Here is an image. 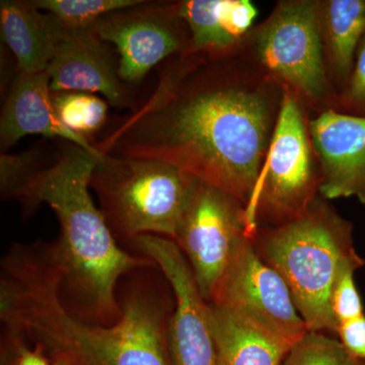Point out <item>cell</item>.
Returning a JSON list of instances; mask_svg holds the SVG:
<instances>
[{
    "mask_svg": "<svg viewBox=\"0 0 365 365\" xmlns=\"http://www.w3.org/2000/svg\"><path fill=\"white\" fill-rule=\"evenodd\" d=\"M283 365H365L335 336L309 332L292 348Z\"/></svg>",
    "mask_w": 365,
    "mask_h": 365,
    "instance_id": "obj_21",
    "label": "cell"
},
{
    "mask_svg": "<svg viewBox=\"0 0 365 365\" xmlns=\"http://www.w3.org/2000/svg\"><path fill=\"white\" fill-rule=\"evenodd\" d=\"M352 232V223L319 196L302 217L259 227L255 235V248L287 282L309 332L337 335L331 306L334 287L343 273L365 264Z\"/></svg>",
    "mask_w": 365,
    "mask_h": 365,
    "instance_id": "obj_4",
    "label": "cell"
},
{
    "mask_svg": "<svg viewBox=\"0 0 365 365\" xmlns=\"http://www.w3.org/2000/svg\"><path fill=\"white\" fill-rule=\"evenodd\" d=\"M176 6L188 26L187 53L210 57L239 51L258 14L249 0H184L176 1Z\"/></svg>",
    "mask_w": 365,
    "mask_h": 365,
    "instance_id": "obj_15",
    "label": "cell"
},
{
    "mask_svg": "<svg viewBox=\"0 0 365 365\" xmlns=\"http://www.w3.org/2000/svg\"><path fill=\"white\" fill-rule=\"evenodd\" d=\"M304 106L284 91L270 146L246 206L247 232L279 227L306 215L319 193L321 170Z\"/></svg>",
    "mask_w": 365,
    "mask_h": 365,
    "instance_id": "obj_7",
    "label": "cell"
},
{
    "mask_svg": "<svg viewBox=\"0 0 365 365\" xmlns=\"http://www.w3.org/2000/svg\"><path fill=\"white\" fill-rule=\"evenodd\" d=\"M210 304L242 314L294 346L309 333L287 282L261 258L251 237L237 249Z\"/></svg>",
    "mask_w": 365,
    "mask_h": 365,
    "instance_id": "obj_9",
    "label": "cell"
},
{
    "mask_svg": "<svg viewBox=\"0 0 365 365\" xmlns=\"http://www.w3.org/2000/svg\"><path fill=\"white\" fill-rule=\"evenodd\" d=\"M60 281L50 242L14 245L1 262L2 328L62 365H174L168 335L175 297L158 266L121 280V316L112 325L72 316L60 297Z\"/></svg>",
    "mask_w": 365,
    "mask_h": 365,
    "instance_id": "obj_2",
    "label": "cell"
},
{
    "mask_svg": "<svg viewBox=\"0 0 365 365\" xmlns=\"http://www.w3.org/2000/svg\"><path fill=\"white\" fill-rule=\"evenodd\" d=\"M52 93L85 91L102 93L115 107H130L108 43L95 28L69 31L47 69Z\"/></svg>",
    "mask_w": 365,
    "mask_h": 365,
    "instance_id": "obj_13",
    "label": "cell"
},
{
    "mask_svg": "<svg viewBox=\"0 0 365 365\" xmlns=\"http://www.w3.org/2000/svg\"><path fill=\"white\" fill-rule=\"evenodd\" d=\"M283 93L239 52L185 53L165 66L151 97L95 145L102 155L170 163L246 207Z\"/></svg>",
    "mask_w": 365,
    "mask_h": 365,
    "instance_id": "obj_1",
    "label": "cell"
},
{
    "mask_svg": "<svg viewBox=\"0 0 365 365\" xmlns=\"http://www.w3.org/2000/svg\"><path fill=\"white\" fill-rule=\"evenodd\" d=\"M52 362H53V365H62V364H58V362L54 361V360H52Z\"/></svg>",
    "mask_w": 365,
    "mask_h": 365,
    "instance_id": "obj_26",
    "label": "cell"
},
{
    "mask_svg": "<svg viewBox=\"0 0 365 365\" xmlns=\"http://www.w3.org/2000/svg\"><path fill=\"white\" fill-rule=\"evenodd\" d=\"M53 105L62 123L86 139L104 126L108 103L96 93L85 91L52 93Z\"/></svg>",
    "mask_w": 365,
    "mask_h": 365,
    "instance_id": "obj_19",
    "label": "cell"
},
{
    "mask_svg": "<svg viewBox=\"0 0 365 365\" xmlns=\"http://www.w3.org/2000/svg\"><path fill=\"white\" fill-rule=\"evenodd\" d=\"M210 304L217 365H283L294 345L232 309Z\"/></svg>",
    "mask_w": 365,
    "mask_h": 365,
    "instance_id": "obj_17",
    "label": "cell"
},
{
    "mask_svg": "<svg viewBox=\"0 0 365 365\" xmlns=\"http://www.w3.org/2000/svg\"><path fill=\"white\" fill-rule=\"evenodd\" d=\"M309 133L321 170L319 195L365 204V117L326 110L309 116Z\"/></svg>",
    "mask_w": 365,
    "mask_h": 365,
    "instance_id": "obj_12",
    "label": "cell"
},
{
    "mask_svg": "<svg viewBox=\"0 0 365 365\" xmlns=\"http://www.w3.org/2000/svg\"><path fill=\"white\" fill-rule=\"evenodd\" d=\"M247 237L244 204L232 194L197 180L174 242L209 304Z\"/></svg>",
    "mask_w": 365,
    "mask_h": 365,
    "instance_id": "obj_8",
    "label": "cell"
},
{
    "mask_svg": "<svg viewBox=\"0 0 365 365\" xmlns=\"http://www.w3.org/2000/svg\"><path fill=\"white\" fill-rule=\"evenodd\" d=\"M336 337L357 359L365 361V314L340 324Z\"/></svg>",
    "mask_w": 365,
    "mask_h": 365,
    "instance_id": "obj_25",
    "label": "cell"
},
{
    "mask_svg": "<svg viewBox=\"0 0 365 365\" xmlns=\"http://www.w3.org/2000/svg\"><path fill=\"white\" fill-rule=\"evenodd\" d=\"M34 4L53 14L68 31L95 28L98 21L143 0H34Z\"/></svg>",
    "mask_w": 365,
    "mask_h": 365,
    "instance_id": "obj_20",
    "label": "cell"
},
{
    "mask_svg": "<svg viewBox=\"0 0 365 365\" xmlns=\"http://www.w3.org/2000/svg\"><path fill=\"white\" fill-rule=\"evenodd\" d=\"M128 246L155 262L172 287L175 307L168 336L173 364L217 365L210 304L176 242L160 235H143Z\"/></svg>",
    "mask_w": 365,
    "mask_h": 365,
    "instance_id": "obj_11",
    "label": "cell"
},
{
    "mask_svg": "<svg viewBox=\"0 0 365 365\" xmlns=\"http://www.w3.org/2000/svg\"><path fill=\"white\" fill-rule=\"evenodd\" d=\"M319 29L329 78L338 96L349 81L365 35V0H319Z\"/></svg>",
    "mask_w": 365,
    "mask_h": 365,
    "instance_id": "obj_18",
    "label": "cell"
},
{
    "mask_svg": "<svg viewBox=\"0 0 365 365\" xmlns=\"http://www.w3.org/2000/svg\"><path fill=\"white\" fill-rule=\"evenodd\" d=\"M333 110L365 117V35L357 50L351 76L344 91L336 97Z\"/></svg>",
    "mask_w": 365,
    "mask_h": 365,
    "instance_id": "obj_23",
    "label": "cell"
},
{
    "mask_svg": "<svg viewBox=\"0 0 365 365\" xmlns=\"http://www.w3.org/2000/svg\"><path fill=\"white\" fill-rule=\"evenodd\" d=\"M2 40L14 55L19 71H46L69 31L53 14L33 1L1 0Z\"/></svg>",
    "mask_w": 365,
    "mask_h": 365,
    "instance_id": "obj_16",
    "label": "cell"
},
{
    "mask_svg": "<svg viewBox=\"0 0 365 365\" xmlns=\"http://www.w3.org/2000/svg\"><path fill=\"white\" fill-rule=\"evenodd\" d=\"M240 54L304 106L333 109L336 93L327 69L319 0H282L247 35Z\"/></svg>",
    "mask_w": 365,
    "mask_h": 365,
    "instance_id": "obj_6",
    "label": "cell"
},
{
    "mask_svg": "<svg viewBox=\"0 0 365 365\" xmlns=\"http://www.w3.org/2000/svg\"><path fill=\"white\" fill-rule=\"evenodd\" d=\"M197 180L162 160L103 155L90 187L117 241L129 245L143 235L174 241Z\"/></svg>",
    "mask_w": 365,
    "mask_h": 365,
    "instance_id": "obj_5",
    "label": "cell"
},
{
    "mask_svg": "<svg viewBox=\"0 0 365 365\" xmlns=\"http://www.w3.org/2000/svg\"><path fill=\"white\" fill-rule=\"evenodd\" d=\"M43 135L64 139L102 158L90 139L79 136L62 123L53 105L48 71H19L11 86L0 119V144L2 153L23 137Z\"/></svg>",
    "mask_w": 365,
    "mask_h": 365,
    "instance_id": "obj_14",
    "label": "cell"
},
{
    "mask_svg": "<svg viewBox=\"0 0 365 365\" xmlns=\"http://www.w3.org/2000/svg\"><path fill=\"white\" fill-rule=\"evenodd\" d=\"M37 151H25L19 155L1 153L0 157V191L2 197H11L14 192L40 170Z\"/></svg>",
    "mask_w": 365,
    "mask_h": 365,
    "instance_id": "obj_22",
    "label": "cell"
},
{
    "mask_svg": "<svg viewBox=\"0 0 365 365\" xmlns=\"http://www.w3.org/2000/svg\"><path fill=\"white\" fill-rule=\"evenodd\" d=\"M98 37L119 53L122 81L138 83L155 66L189 51L188 26L175 2L143 1L107 14L95 26Z\"/></svg>",
    "mask_w": 365,
    "mask_h": 365,
    "instance_id": "obj_10",
    "label": "cell"
},
{
    "mask_svg": "<svg viewBox=\"0 0 365 365\" xmlns=\"http://www.w3.org/2000/svg\"><path fill=\"white\" fill-rule=\"evenodd\" d=\"M102 158L73 145L51 165L34 173L11 197L24 215H32L42 204L56 215L59 237L50 247L67 311L86 323L112 325L121 316V280L138 269L157 265L122 248L93 203L91 178Z\"/></svg>",
    "mask_w": 365,
    "mask_h": 365,
    "instance_id": "obj_3",
    "label": "cell"
},
{
    "mask_svg": "<svg viewBox=\"0 0 365 365\" xmlns=\"http://www.w3.org/2000/svg\"><path fill=\"white\" fill-rule=\"evenodd\" d=\"M354 270L343 273L336 283L331 306L337 325L364 316V307L354 280Z\"/></svg>",
    "mask_w": 365,
    "mask_h": 365,
    "instance_id": "obj_24",
    "label": "cell"
}]
</instances>
